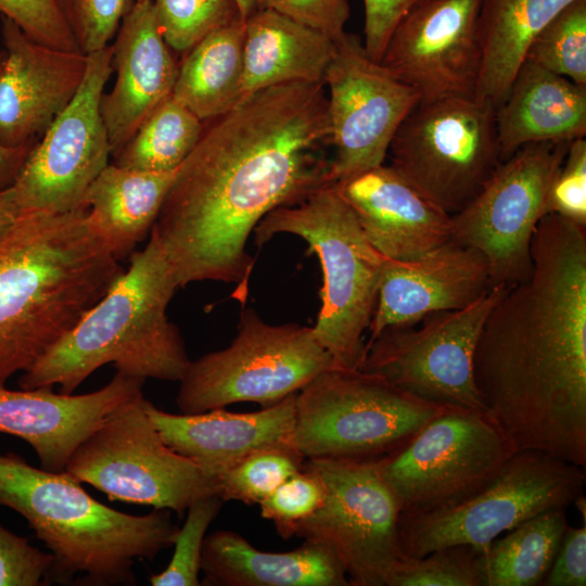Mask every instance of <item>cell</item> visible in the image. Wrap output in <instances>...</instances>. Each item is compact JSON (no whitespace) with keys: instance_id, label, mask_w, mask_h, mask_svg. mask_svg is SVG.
I'll use <instances>...</instances> for the list:
<instances>
[{"instance_id":"obj_35","label":"cell","mask_w":586,"mask_h":586,"mask_svg":"<svg viewBox=\"0 0 586 586\" xmlns=\"http://www.w3.org/2000/svg\"><path fill=\"white\" fill-rule=\"evenodd\" d=\"M386 586H482L479 549L453 545L422 557H403L393 566Z\"/></svg>"},{"instance_id":"obj_41","label":"cell","mask_w":586,"mask_h":586,"mask_svg":"<svg viewBox=\"0 0 586 586\" xmlns=\"http://www.w3.org/2000/svg\"><path fill=\"white\" fill-rule=\"evenodd\" d=\"M0 15L42 44L80 51L55 0H0Z\"/></svg>"},{"instance_id":"obj_3","label":"cell","mask_w":586,"mask_h":586,"mask_svg":"<svg viewBox=\"0 0 586 586\" xmlns=\"http://www.w3.org/2000/svg\"><path fill=\"white\" fill-rule=\"evenodd\" d=\"M123 272L87 207L21 213L0 232V386L28 370Z\"/></svg>"},{"instance_id":"obj_17","label":"cell","mask_w":586,"mask_h":586,"mask_svg":"<svg viewBox=\"0 0 586 586\" xmlns=\"http://www.w3.org/2000/svg\"><path fill=\"white\" fill-rule=\"evenodd\" d=\"M331 127L332 183L384 164L390 144L419 94L345 33L323 79Z\"/></svg>"},{"instance_id":"obj_4","label":"cell","mask_w":586,"mask_h":586,"mask_svg":"<svg viewBox=\"0 0 586 586\" xmlns=\"http://www.w3.org/2000/svg\"><path fill=\"white\" fill-rule=\"evenodd\" d=\"M178 283L151 231L142 251L107 292L18 380L20 388L74 391L97 369L113 365L125 375L179 382L190 359L179 329L166 315Z\"/></svg>"},{"instance_id":"obj_42","label":"cell","mask_w":586,"mask_h":586,"mask_svg":"<svg viewBox=\"0 0 586 586\" xmlns=\"http://www.w3.org/2000/svg\"><path fill=\"white\" fill-rule=\"evenodd\" d=\"M53 557L0 525V586L50 585Z\"/></svg>"},{"instance_id":"obj_9","label":"cell","mask_w":586,"mask_h":586,"mask_svg":"<svg viewBox=\"0 0 586 586\" xmlns=\"http://www.w3.org/2000/svg\"><path fill=\"white\" fill-rule=\"evenodd\" d=\"M585 468L549 454L519 449L484 486L428 512L399 514L404 557L453 545L486 547L501 533L544 511L568 508L583 495Z\"/></svg>"},{"instance_id":"obj_32","label":"cell","mask_w":586,"mask_h":586,"mask_svg":"<svg viewBox=\"0 0 586 586\" xmlns=\"http://www.w3.org/2000/svg\"><path fill=\"white\" fill-rule=\"evenodd\" d=\"M203 127L204 122L170 94L113 156V163L145 171L176 170L194 149Z\"/></svg>"},{"instance_id":"obj_10","label":"cell","mask_w":586,"mask_h":586,"mask_svg":"<svg viewBox=\"0 0 586 586\" xmlns=\"http://www.w3.org/2000/svg\"><path fill=\"white\" fill-rule=\"evenodd\" d=\"M495 116L496 106L476 97L418 102L390 144V166L454 215L501 163Z\"/></svg>"},{"instance_id":"obj_36","label":"cell","mask_w":586,"mask_h":586,"mask_svg":"<svg viewBox=\"0 0 586 586\" xmlns=\"http://www.w3.org/2000/svg\"><path fill=\"white\" fill-rule=\"evenodd\" d=\"M168 47L186 53L207 34L241 16L235 0H152Z\"/></svg>"},{"instance_id":"obj_13","label":"cell","mask_w":586,"mask_h":586,"mask_svg":"<svg viewBox=\"0 0 586 586\" xmlns=\"http://www.w3.org/2000/svg\"><path fill=\"white\" fill-rule=\"evenodd\" d=\"M322 481L321 507L294 530L328 550L352 586H386L403 558L398 537L399 508L383 480L377 459H305Z\"/></svg>"},{"instance_id":"obj_24","label":"cell","mask_w":586,"mask_h":586,"mask_svg":"<svg viewBox=\"0 0 586 586\" xmlns=\"http://www.w3.org/2000/svg\"><path fill=\"white\" fill-rule=\"evenodd\" d=\"M296 395L253 412L220 408L177 415L148 399L144 408L164 442L215 479L258 449L292 443Z\"/></svg>"},{"instance_id":"obj_28","label":"cell","mask_w":586,"mask_h":586,"mask_svg":"<svg viewBox=\"0 0 586 586\" xmlns=\"http://www.w3.org/2000/svg\"><path fill=\"white\" fill-rule=\"evenodd\" d=\"M177 170L145 171L109 163L87 188L81 206L89 209L118 260L151 233Z\"/></svg>"},{"instance_id":"obj_25","label":"cell","mask_w":586,"mask_h":586,"mask_svg":"<svg viewBox=\"0 0 586 586\" xmlns=\"http://www.w3.org/2000/svg\"><path fill=\"white\" fill-rule=\"evenodd\" d=\"M495 118L501 162L530 143L585 138L586 86L524 61Z\"/></svg>"},{"instance_id":"obj_40","label":"cell","mask_w":586,"mask_h":586,"mask_svg":"<svg viewBox=\"0 0 586 586\" xmlns=\"http://www.w3.org/2000/svg\"><path fill=\"white\" fill-rule=\"evenodd\" d=\"M556 214L586 227V140H573L546 199V215Z\"/></svg>"},{"instance_id":"obj_7","label":"cell","mask_w":586,"mask_h":586,"mask_svg":"<svg viewBox=\"0 0 586 586\" xmlns=\"http://www.w3.org/2000/svg\"><path fill=\"white\" fill-rule=\"evenodd\" d=\"M447 407L378 374L332 366L297 393L292 443L305 459H379Z\"/></svg>"},{"instance_id":"obj_30","label":"cell","mask_w":586,"mask_h":586,"mask_svg":"<svg viewBox=\"0 0 586 586\" xmlns=\"http://www.w3.org/2000/svg\"><path fill=\"white\" fill-rule=\"evenodd\" d=\"M245 21L239 16L195 43L178 65L171 95L205 122L242 98Z\"/></svg>"},{"instance_id":"obj_6","label":"cell","mask_w":586,"mask_h":586,"mask_svg":"<svg viewBox=\"0 0 586 586\" xmlns=\"http://www.w3.org/2000/svg\"><path fill=\"white\" fill-rule=\"evenodd\" d=\"M253 232L257 245L279 233L295 234L307 243L322 270L315 336L334 366L359 369L385 257L368 241L334 184L271 211Z\"/></svg>"},{"instance_id":"obj_21","label":"cell","mask_w":586,"mask_h":586,"mask_svg":"<svg viewBox=\"0 0 586 586\" xmlns=\"http://www.w3.org/2000/svg\"><path fill=\"white\" fill-rule=\"evenodd\" d=\"M492 286L483 254L453 239L411 259L385 258L366 344L388 327L462 308Z\"/></svg>"},{"instance_id":"obj_8","label":"cell","mask_w":586,"mask_h":586,"mask_svg":"<svg viewBox=\"0 0 586 586\" xmlns=\"http://www.w3.org/2000/svg\"><path fill=\"white\" fill-rule=\"evenodd\" d=\"M334 366L313 327L270 324L243 309L237 335L227 347L190 360L176 396L183 415L226 408L235 403L271 406L298 393Z\"/></svg>"},{"instance_id":"obj_14","label":"cell","mask_w":586,"mask_h":586,"mask_svg":"<svg viewBox=\"0 0 586 586\" xmlns=\"http://www.w3.org/2000/svg\"><path fill=\"white\" fill-rule=\"evenodd\" d=\"M507 288L495 284L462 308L423 317L417 328L384 329L366 344L359 369L431 403L487 411L475 385L473 357L484 321Z\"/></svg>"},{"instance_id":"obj_27","label":"cell","mask_w":586,"mask_h":586,"mask_svg":"<svg viewBox=\"0 0 586 586\" xmlns=\"http://www.w3.org/2000/svg\"><path fill=\"white\" fill-rule=\"evenodd\" d=\"M334 41L271 9L245 20L243 95L272 86L323 82Z\"/></svg>"},{"instance_id":"obj_29","label":"cell","mask_w":586,"mask_h":586,"mask_svg":"<svg viewBox=\"0 0 586 586\" xmlns=\"http://www.w3.org/2000/svg\"><path fill=\"white\" fill-rule=\"evenodd\" d=\"M573 1L482 0L477 16L482 61L475 97L497 107L533 40Z\"/></svg>"},{"instance_id":"obj_1","label":"cell","mask_w":586,"mask_h":586,"mask_svg":"<svg viewBox=\"0 0 586 586\" xmlns=\"http://www.w3.org/2000/svg\"><path fill=\"white\" fill-rule=\"evenodd\" d=\"M324 82L293 81L243 98L204 122L152 228L177 283L234 282L245 303L246 242L271 211L332 183Z\"/></svg>"},{"instance_id":"obj_43","label":"cell","mask_w":586,"mask_h":586,"mask_svg":"<svg viewBox=\"0 0 586 586\" xmlns=\"http://www.w3.org/2000/svg\"><path fill=\"white\" fill-rule=\"evenodd\" d=\"M260 8L271 9L333 41L346 31L351 10L347 0H259Z\"/></svg>"},{"instance_id":"obj_37","label":"cell","mask_w":586,"mask_h":586,"mask_svg":"<svg viewBox=\"0 0 586 586\" xmlns=\"http://www.w3.org/2000/svg\"><path fill=\"white\" fill-rule=\"evenodd\" d=\"M224 500L217 495L202 497L187 509V519L178 528L171 560L160 573L150 576L153 586H199L202 550L206 531L219 513Z\"/></svg>"},{"instance_id":"obj_23","label":"cell","mask_w":586,"mask_h":586,"mask_svg":"<svg viewBox=\"0 0 586 586\" xmlns=\"http://www.w3.org/2000/svg\"><path fill=\"white\" fill-rule=\"evenodd\" d=\"M371 245L407 260L451 239V215L384 164L333 183Z\"/></svg>"},{"instance_id":"obj_34","label":"cell","mask_w":586,"mask_h":586,"mask_svg":"<svg viewBox=\"0 0 586 586\" xmlns=\"http://www.w3.org/2000/svg\"><path fill=\"white\" fill-rule=\"evenodd\" d=\"M525 61L586 86V0L565 7L531 43Z\"/></svg>"},{"instance_id":"obj_22","label":"cell","mask_w":586,"mask_h":586,"mask_svg":"<svg viewBox=\"0 0 586 586\" xmlns=\"http://www.w3.org/2000/svg\"><path fill=\"white\" fill-rule=\"evenodd\" d=\"M112 43L114 85L101 115L114 156L173 92L178 65L158 26L152 0H135Z\"/></svg>"},{"instance_id":"obj_38","label":"cell","mask_w":586,"mask_h":586,"mask_svg":"<svg viewBox=\"0 0 586 586\" xmlns=\"http://www.w3.org/2000/svg\"><path fill=\"white\" fill-rule=\"evenodd\" d=\"M324 497L321 479L304 464L258 506L262 517L273 523L283 539H289L295 527L321 507Z\"/></svg>"},{"instance_id":"obj_20","label":"cell","mask_w":586,"mask_h":586,"mask_svg":"<svg viewBox=\"0 0 586 586\" xmlns=\"http://www.w3.org/2000/svg\"><path fill=\"white\" fill-rule=\"evenodd\" d=\"M145 380L116 372L87 394L0 386V433L24 440L42 469L63 472L78 445L117 410L143 395Z\"/></svg>"},{"instance_id":"obj_12","label":"cell","mask_w":586,"mask_h":586,"mask_svg":"<svg viewBox=\"0 0 586 586\" xmlns=\"http://www.w3.org/2000/svg\"><path fill=\"white\" fill-rule=\"evenodd\" d=\"M144 400L143 395L138 397L92 431L72 454L65 472L111 501L151 506L182 517L195 500L217 495L216 482L164 442Z\"/></svg>"},{"instance_id":"obj_15","label":"cell","mask_w":586,"mask_h":586,"mask_svg":"<svg viewBox=\"0 0 586 586\" xmlns=\"http://www.w3.org/2000/svg\"><path fill=\"white\" fill-rule=\"evenodd\" d=\"M571 142L523 145L498 165L469 204L451 215V239L483 254L493 285L511 286L531 273L532 239Z\"/></svg>"},{"instance_id":"obj_2","label":"cell","mask_w":586,"mask_h":586,"mask_svg":"<svg viewBox=\"0 0 586 586\" xmlns=\"http://www.w3.org/2000/svg\"><path fill=\"white\" fill-rule=\"evenodd\" d=\"M531 255L484 321L475 385L518 449L586 468V227L545 215Z\"/></svg>"},{"instance_id":"obj_47","label":"cell","mask_w":586,"mask_h":586,"mask_svg":"<svg viewBox=\"0 0 586 586\" xmlns=\"http://www.w3.org/2000/svg\"><path fill=\"white\" fill-rule=\"evenodd\" d=\"M21 214L14 189L0 191V232L8 228Z\"/></svg>"},{"instance_id":"obj_19","label":"cell","mask_w":586,"mask_h":586,"mask_svg":"<svg viewBox=\"0 0 586 586\" xmlns=\"http://www.w3.org/2000/svg\"><path fill=\"white\" fill-rule=\"evenodd\" d=\"M0 143H36L77 93L87 54L42 44L1 16Z\"/></svg>"},{"instance_id":"obj_11","label":"cell","mask_w":586,"mask_h":586,"mask_svg":"<svg viewBox=\"0 0 586 586\" xmlns=\"http://www.w3.org/2000/svg\"><path fill=\"white\" fill-rule=\"evenodd\" d=\"M519 450L487 412L447 407L407 443L377 459L399 514L453 505L488 483Z\"/></svg>"},{"instance_id":"obj_48","label":"cell","mask_w":586,"mask_h":586,"mask_svg":"<svg viewBox=\"0 0 586 586\" xmlns=\"http://www.w3.org/2000/svg\"><path fill=\"white\" fill-rule=\"evenodd\" d=\"M241 17L245 21L255 11L260 9L259 0H235Z\"/></svg>"},{"instance_id":"obj_45","label":"cell","mask_w":586,"mask_h":586,"mask_svg":"<svg viewBox=\"0 0 586 586\" xmlns=\"http://www.w3.org/2000/svg\"><path fill=\"white\" fill-rule=\"evenodd\" d=\"M542 585H586V523L566 528L552 565Z\"/></svg>"},{"instance_id":"obj_18","label":"cell","mask_w":586,"mask_h":586,"mask_svg":"<svg viewBox=\"0 0 586 586\" xmlns=\"http://www.w3.org/2000/svg\"><path fill=\"white\" fill-rule=\"evenodd\" d=\"M482 0H419L392 33L380 63L419 102L475 97L482 50Z\"/></svg>"},{"instance_id":"obj_26","label":"cell","mask_w":586,"mask_h":586,"mask_svg":"<svg viewBox=\"0 0 586 586\" xmlns=\"http://www.w3.org/2000/svg\"><path fill=\"white\" fill-rule=\"evenodd\" d=\"M201 585L205 586H349L337 560L305 542L285 552L262 551L228 530L204 539Z\"/></svg>"},{"instance_id":"obj_16","label":"cell","mask_w":586,"mask_h":586,"mask_svg":"<svg viewBox=\"0 0 586 586\" xmlns=\"http://www.w3.org/2000/svg\"><path fill=\"white\" fill-rule=\"evenodd\" d=\"M112 43L87 54L81 85L29 152L12 186L21 213H65L82 196L112 155L101 99L112 68Z\"/></svg>"},{"instance_id":"obj_46","label":"cell","mask_w":586,"mask_h":586,"mask_svg":"<svg viewBox=\"0 0 586 586\" xmlns=\"http://www.w3.org/2000/svg\"><path fill=\"white\" fill-rule=\"evenodd\" d=\"M3 60V51H0V68ZM36 143L23 146L10 148L0 143V191L11 188L29 152Z\"/></svg>"},{"instance_id":"obj_33","label":"cell","mask_w":586,"mask_h":586,"mask_svg":"<svg viewBox=\"0 0 586 586\" xmlns=\"http://www.w3.org/2000/svg\"><path fill=\"white\" fill-rule=\"evenodd\" d=\"M304 462L292 443L258 449L215 477L217 495L224 501L259 505Z\"/></svg>"},{"instance_id":"obj_39","label":"cell","mask_w":586,"mask_h":586,"mask_svg":"<svg viewBox=\"0 0 586 586\" xmlns=\"http://www.w3.org/2000/svg\"><path fill=\"white\" fill-rule=\"evenodd\" d=\"M84 54L111 44L135 0H55Z\"/></svg>"},{"instance_id":"obj_31","label":"cell","mask_w":586,"mask_h":586,"mask_svg":"<svg viewBox=\"0 0 586 586\" xmlns=\"http://www.w3.org/2000/svg\"><path fill=\"white\" fill-rule=\"evenodd\" d=\"M568 527L566 509H550L479 549L482 586L542 585Z\"/></svg>"},{"instance_id":"obj_5","label":"cell","mask_w":586,"mask_h":586,"mask_svg":"<svg viewBox=\"0 0 586 586\" xmlns=\"http://www.w3.org/2000/svg\"><path fill=\"white\" fill-rule=\"evenodd\" d=\"M0 506L20 513L53 557L50 584H136L135 561L173 546L170 511L128 514L95 500L67 472L0 455Z\"/></svg>"},{"instance_id":"obj_44","label":"cell","mask_w":586,"mask_h":586,"mask_svg":"<svg viewBox=\"0 0 586 586\" xmlns=\"http://www.w3.org/2000/svg\"><path fill=\"white\" fill-rule=\"evenodd\" d=\"M419 0H364L365 42L367 54L381 61L387 41L397 24Z\"/></svg>"}]
</instances>
